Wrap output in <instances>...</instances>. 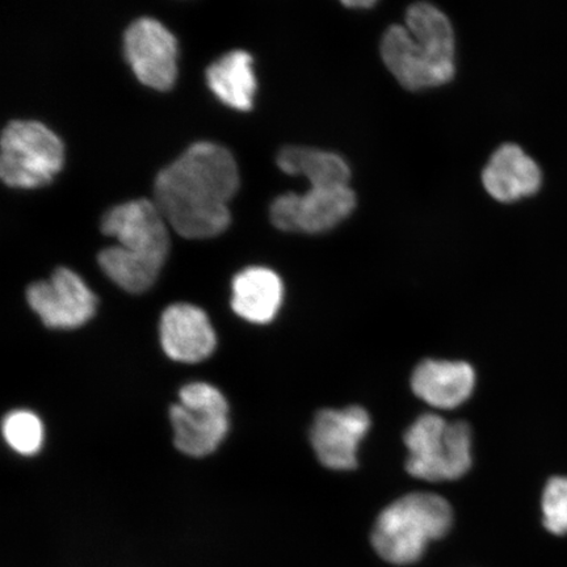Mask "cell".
I'll use <instances>...</instances> for the list:
<instances>
[{
  "mask_svg": "<svg viewBox=\"0 0 567 567\" xmlns=\"http://www.w3.org/2000/svg\"><path fill=\"white\" fill-rule=\"evenodd\" d=\"M238 188L233 154L221 145L202 141L162 169L154 183V203L179 236L213 238L229 228V203Z\"/></svg>",
  "mask_w": 567,
  "mask_h": 567,
  "instance_id": "6da1fadb",
  "label": "cell"
},
{
  "mask_svg": "<svg viewBox=\"0 0 567 567\" xmlns=\"http://www.w3.org/2000/svg\"><path fill=\"white\" fill-rule=\"evenodd\" d=\"M455 32L434 4L409 7L405 25L394 24L382 35L381 56L403 89L443 86L455 75Z\"/></svg>",
  "mask_w": 567,
  "mask_h": 567,
  "instance_id": "7a4b0ae2",
  "label": "cell"
},
{
  "mask_svg": "<svg viewBox=\"0 0 567 567\" xmlns=\"http://www.w3.org/2000/svg\"><path fill=\"white\" fill-rule=\"evenodd\" d=\"M452 522V508L442 496L408 494L380 514L372 532V545L389 564H414L431 542L449 534Z\"/></svg>",
  "mask_w": 567,
  "mask_h": 567,
  "instance_id": "3957f363",
  "label": "cell"
},
{
  "mask_svg": "<svg viewBox=\"0 0 567 567\" xmlns=\"http://www.w3.org/2000/svg\"><path fill=\"white\" fill-rule=\"evenodd\" d=\"M472 442L470 423H449L436 414H424L405 434L406 470L411 476L431 482L458 480L471 470Z\"/></svg>",
  "mask_w": 567,
  "mask_h": 567,
  "instance_id": "277c9868",
  "label": "cell"
},
{
  "mask_svg": "<svg viewBox=\"0 0 567 567\" xmlns=\"http://www.w3.org/2000/svg\"><path fill=\"white\" fill-rule=\"evenodd\" d=\"M65 161L62 141L32 120L7 124L0 140V176L13 188H39L52 183Z\"/></svg>",
  "mask_w": 567,
  "mask_h": 567,
  "instance_id": "5b68a950",
  "label": "cell"
},
{
  "mask_svg": "<svg viewBox=\"0 0 567 567\" xmlns=\"http://www.w3.org/2000/svg\"><path fill=\"white\" fill-rule=\"evenodd\" d=\"M179 399L169 410L176 449L193 457L210 455L228 435V402L207 382L183 386Z\"/></svg>",
  "mask_w": 567,
  "mask_h": 567,
  "instance_id": "8992f818",
  "label": "cell"
},
{
  "mask_svg": "<svg viewBox=\"0 0 567 567\" xmlns=\"http://www.w3.org/2000/svg\"><path fill=\"white\" fill-rule=\"evenodd\" d=\"M102 233L117 239L131 257L161 269L168 257L169 234L165 217L154 202L140 198L105 213Z\"/></svg>",
  "mask_w": 567,
  "mask_h": 567,
  "instance_id": "52a82bcc",
  "label": "cell"
},
{
  "mask_svg": "<svg viewBox=\"0 0 567 567\" xmlns=\"http://www.w3.org/2000/svg\"><path fill=\"white\" fill-rule=\"evenodd\" d=\"M357 207L350 186L310 187L307 194H286L271 205L275 228L290 233L318 234L334 229Z\"/></svg>",
  "mask_w": 567,
  "mask_h": 567,
  "instance_id": "ba28073f",
  "label": "cell"
},
{
  "mask_svg": "<svg viewBox=\"0 0 567 567\" xmlns=\"http://www.w3.org/2000/svg\"><path fill=\"white\" fill-rule=\"evenodd\" d=\"M30 307L49 329L73 330L86 324L96 311V297L80 275L65 267L52 278L27 290Z\"/></svg>",
  "mask_w": 567,
  "mask_h": 567,
  "instance_id": "9c48e42d",
  "label": "cell"
},
{
  "mask_svg": "<svg viewBox=\"0 0 567 567\" xmlns=\"http://www.w3.org/2000/svg\"><path fill=\"white\" fill-rule=\"evenodd\" d=\"M125 59L145 86L172 90L177 76V41L161 21L142 18L124 34Z\"/></svg>",
  "mask_w": 567,
  "mask_h": 567,
  "instance_id": "30bf717a",
  "label": "cell"
},
{
  "mask_svg": "<svg viewBox=\"0 0 567 567\" xmlns=\"http://www.w3.org/2000/svg\"><path fill=\"white\" fill-rule=\"evenodd\" d=\"M370 427L371 417L363 408L319 411L310 432L318 460L332 471L354 470L359 444Z\"/></svg>",
  "mask_w": 567,
  "mask_h": 567,
  "instance_id": "8fae6325",
  "label": "cell"
},
{
  "mask_svg": "<svg viewBox=\"0 0 567 567\" xmlns=\"http://www.w3.org/2000/svg\"><path fill=\"white\" fill-rule=\"evenodd\" d=\"M159 334L163 351L179 363H200L217 346L208 316L190 303H174L163 311Z\"/></svg>",
  "mask_w": 567,
  "mask_h": 567,
  "instance_id": "7c38bea8",
  "label": "cell"
},
{
  "mask_svg": "<svg viewBox=\"0 0 567 567\" xmlns=\"http://www.w3.org/2000/svg\"><path fill=\"white\" fill-rule=\"evenodd\" d=\"M542 181L537 163L514 144L501 146L482 173L486 193L501 203H514L535 195Z\"/></svg>",
  "mask_w": 567,
  "mask_h": 567,
  "instance_id": "4fadbf2b",
  "label": "cell"
},
{
  "mask_svg": "<svg viewBox=\"0 0 567 567\" xmlns=\"http://www.w3.org/2000/svg\"><path fill=\"white\" fill-rule=\"evenodd\" d=\"M476 373L464 361L424 360L415 368L411 386L417 399L436 409H455L470 399Z\"/></svg>",
  "mask_w": 567,
  "mask_h": 567,
  "instance_id": "5bb4252c",
  "label": "cell"
},
{
  "mask_svg": "<svg viewBox=\"0 0 567 567\" xmlns=\"http://www.w3.org/2000/svg\"><path fill=\"white\" fill-rule=\"evenodd\" d=\"M282 297V281L272 269L246 268L233 280V310L248 322H271L281 308Z\"/></svg>",
  "mask_w": 567,
  "mask_h": 567,
  "instance_id": "9a60e30c",
  "label": "cell"
},
{
  "mask_svg": "<svg viewBox=\"0 0 567 567\" xmlns=\"http://www.w3.org/2000/svg\"><path fill=\"white\" fill-rule=\"evenodd\" d=\"M252 56L244 51L226 53L207 69V82L219 101L238 111H250L257 80Z\"/></svg>",
  "mask_w": 567,
  "mask_h": 567,
  "instance_id": "2e32d148",
  "label": "cell"
},
{
  "mask_svg": "<svg viewBox=\"0 0 567 567\" xmlns=\"http://www.w3.org/2000/svg\"><path fill=\"white\" fill-rule=\"evenodd\" d=\"M282 173L305 176L310 187L349 186L351 169L340 155L318 148L287 146L278 154Z\"/></svg>",
  "mask_w": 567,
  "mask_h": 567,
  "instance_id": "e0dca14e",
  "label": "cell"
},
{
  "mask_svg": "<svg viewBox=\"0 0 567 567\" xmlns=\"http://www.w3.org/2000/svg\"><path fill=\"white\" fill-rule=\"evenodd\" d=\"M103 272L126 292L140 295L146 292L157 281L161 269L125 254L122 248H104L97 257Z\"/></svg>",
  "mask_w": 567,
  "mask_h": 567,
  "instance_id": "ac0fdd59",
  "label": "cell"
},
{
  "mask_svg": "<svg viewBox=\"0 0 567 567\" xmlns=\"http://www.w3.org/2000/svg\"><path fill=\"white\" fill-rule=\"evenodd\" d=\"M3 436L13 451L23 456H32L44 444V425L31 411H12L4 417Z\"/></svg>",
  "mask_w": 567,
  "mask_h": 567,
  "instance_id": "d6986e66",
  "label": "cell"
},
{
  "mask_svg": "<svg viewBox=\"0 0 567 567\" xmlns=\"http://www.w3.org/2000/svg\"><path fill=\"white\" fill-rule=\"evenodd\" d=\"M542 508L544 527L553 535H567V477H555L548 482Z\"/></svg>",
  "mask_w": 567,
  "mask_h": 567,
  "instance_id": "ffe728a7",
  "label": "cell"
},
{
  "mask_svg": "<svg viewBox=\"0 0 567 567\" xmlns=\"http://www.w3.org/2000/svg\"><path fill=\"white\" fill-rule=\"evenodd\" d=\"M346 7H351V9H371L375 4L372 0H359V2H343Z\"/></svg>",
  "mask_w": 567,
  "mask_h": 567,
  "instance_id": "44dd1931",
  "label": "cell"
}]
</instances>
